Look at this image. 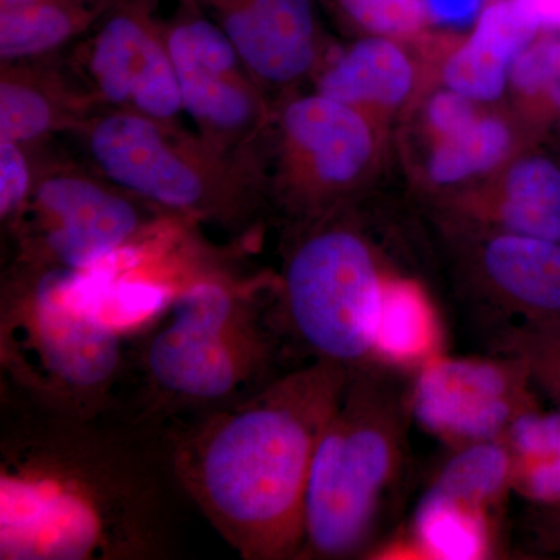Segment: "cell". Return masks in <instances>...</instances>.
Returning a JSON list of instances; mask_svg holds the SVG:
<instances>
[{
  "instance_id": "cell-9",
  "label": "cell",
  "mask_w": 560,
  "mask_h": 560,
  "mask_svg": "<svg viewBox=\"0 0 560 560\" xmlns=\"http://www.w3.org/2000/svg\"><path fill=\"white\" fill-rule=\"evenodd\" d=\"M153 0H120L102 18L91 44L90 72L103 98L153 120L183 108L175 66L150 21Z\"/></svg>"
},
{
  "instance_id": "cell-6",
  "label": "cell",
  "mask_w": 560,
  "mask_h": 560,
  "mask_svg": "<svg viewBox=\"0 0 560 560\" xmlns=\"http://www.w3.org/2000/svg\"><path fill=\"white\" fill-rule=\"evenodd\" d=\"M383 279L353 231L326 228L291 250L275 294V319L290 352L346 370L375 363Z\"/></svg>"
},
{
  "instance_id": "cell-13",
  "label": "cell",
  "mask_w": 560,
  "mask_h": 560,
  "mask_svg": "<svg viewBox=\"0 0 560 560\" xmlns=\"http://www.w3.org/2000/svg\"><path fill=\"white\" fill-rule=\"evenodd\" d=\"M540 22L521 0H500L482 11L469 43L444 70L452 91L474 101H493L506 83L512 61L529 46Z\"/></svg>"
},
{
  "instance_id": "cell-14",
  "label": "cell",
  "mask_w": 560,
  "mask_h": 560,
  "mask_svg": "<svg viewBox=\"0 0 560 560\" xmlns=\"http://www.w3.org/2000/svg\"><path fill=\"white\" fill-rule=\"evenodd\" d=\"M481 267L503 307L518 313L523 323L559 315V242L506 231L486 243Z\"/></svg>"
},
{
  "instance_id": "cell-16",
  "label": "cell",
  "mask_w": 560,
  "mask_h": 560,
  "mask_svg": "<svg viewBox=\"0 0 560 560\" xmlns=\"http://www.w3.org/2000/svg\"><path fill=\"white\" fill-rule=\"evenodd\" d=\"M440 323L419 283L386 279L375 340V363L386 368H420L440 355Z\"/></svg>"
},
{
  "instance_id": "cell-15",
  "label": "cell",
  "mask_w": 560,
  "mask_h": 560,
  "mask_svg": "<svg viewBox=\"0 0 560 560\" xmlns=\"http://www.w3.org/2000/svg\"><path fill=\"white\" fill-rule=\"evenodd\" d=\"M283 127L324 183H348L370 160V130L348 103L323 94L301 98L287 108Z\"/></svg>"
},
{
  "instance_id": "cell-31",
  "label": "cell",
  "mask_w": 560,
  "mask_h": 560,
  "mask_svg": "<svg viewBox=\"0 0 560 560\" xmlns=\"http://www.w3.org/2000/svg\"><path fill=\"white\" fill-rule=\"evenodd\" d=\"M539 20L540 25H555L560 27V0H521Z\"/></svg>"
},
{
  "instance_id": "cell-20",
  "label": "cell",
  "mask_w": 560,
  "mask_h": 560,
  "mask_svg": "<svg viewBox=\"0 0 560 560\" xmlns=\"http://www.w3.org/2000/svg\"><path fill=\"white\" fill-rule=\"evenodd\" d=\"M512 488V458L503 440L456 448L427 493L489 512Z\"/></svg>"
},
{
  "instance_id": "cell-4",
  "label": "cell",
  "mask_w": 560,
  "mask_h": 560,
  "mask_svg": "<svg viewBox=\"0 0 560 560\" xmlns=\"http://www.w3.org/2000/svg\"><path fill=\"white\" fill-rule=\"evenodd\" d=\"M101 304L91 271L16 267L0 300V386L65 415L119 411L130 335Z\"/></svg>"
},
{
  "instance_id": "cell-19",
  "label": "cell",
  "mask_w": 560,
  "mask_h": 560,
  "mask_svg": "<svg viewBox=\"0 0 560 560\" xmlns=\"http://www.w3.org/2000/svg\"><path fill=\"white\" fill-rule=\"evenodd\" d=\"M411 536L418 558L475 560L492 552L489 512L427 492L412 518Z\"/></svg>"
},
{
  "instance_id": "cell-22",
  "label": "cell",
  "mask_w": 560,
  "mask_h": 560,
  "mask_svg": "<svg viewBox=\"0 0 560 560\" xmlns=\"http://www.w3.org/2000/svg\"><path fill=\"white\" fill-rule=\"evenodd\" d=\"M508 147L510 132L503 124L490 119L471 121L455 135L442 138L431 158V178L451 184L488 171L503 160Z\"/></svg>"
},
{
  "instance_id": "cell-12",
  "label": "cell",
  "mask_w": 560,
  "mask_h": 560,
  "mask_svg": "<svg viewBox=\"0 0 560 560\" xmlns=\"http://www.w3.org/2000/svg\"><path fill=\"white\" fill-rule=\"evenodd\" d=\"M260 79L283 83L311 69L315 24L311 0H198Z\"/></svg>"
},
{
  "instance_id": "cell-3",
  "label": "cell",
  "mask_w": 560,
  "mask_h": 560,
  "mask_svg": "<svg viewBox=\"0 0 560 560\" xmlns=\"http://www.w3.org/2000/svg\"><path fill=\"white\" fill-rule=\"evenodd\" d=\"M206 276L175 290L130 335L119 411L149 429L226 407L290 370L289 346L275 319V296Z\"/></svg>"
},
{
  "instance_id": "cell-1",
  "label": "cell",
  "mask_w": 560,
  "mask_h": 560,
  "mask_svg": "<svg viewBox=\"0 0 560 560\" xmlns=\"http://www.w3.org/2000/svg\"><path fill=\"white\" fill-rule=\"evenodd\" d=\"M187 503L160 431L0 386V559H172Z\"/></svg>"
},
{
  "instance_id": "cell-18",
  "label": "cell",
  "mask_w": 560,
  "mask_h": 560,
  "mask_svg": "<svg viewBox=\"0 0 560 560\" xmlns=\"http://www.w3.org/2000/svg\"><path fill=\"white\" fill-rule=\"evenodd\" d=\"M410 62L394 44L364 39L353 46L320 80V94L348 103L396 105L411 88Z\"/></svg>"
},
{
  "instance_id": "cell-11",
  "label": "cell",
  "mask_w": 560,
  "mask_h": 560,
  "mask_svg": "<svg viewBox=\"0 0 560 560\" xmlns=\"http://www.w3.org/2000/svg\"><path fill=\"white\" fill-rule=\"evenodd\" d=\"M90 150L110 183L147 201L184 213L217 208L200 172L168 145L150 117L130 110L98 120Z\"/></svg>"
},
{
  "instance_id": "cell-28",
  "label": "cell",
  "mask_w": 560,
  "mask_h": 560,
  "mask_svg": "<svg viewBox=\"0 0 560 560\" xmlns=\"http://www.w3.org/2000/svg\"><path fill=\"white\" fill-rule=\"evenodd\" d=\"M512 488L540 503L560 501V453L551 458L512 467Z\"/></svg>"
},
{
  "instance_id": "cell-23",
  "label": "cell",
  "mask_w": 560,
  "mask_h": 560,
  "mask_svg": "<svg viewBox=\"0 0 560 560\" xmlns=\"http://www.w3.org/2000/svg\"><path fill=\"white\" fill-rule=\"evenodd\" d=\"M54 125V109L43 92L24 83L3 80L0 86V140L27 143Z\"/></svg>"
},
{
  "instance_id": "cell-10",
  "label": "cell",
  "mask_w": 560,
  "mask_h": 560,
  "mask_svg": "<svg viewBox=\"0 0 560 560\" xmlns=\"http://www.w3.org/2000/svg\"><path fill=\"white\" fill-rule=\"evenodd\" d=\"M165 46L178 77L183 108L210 135L231 139L256 117V102L243 80L234 44L198 0L173 22Z\"/></svg>"
},
{
  "instance_id": "cell-26",
  "label": "cell",
  "mask_w": 560,
  "mask_h": 560,
  "mask_svg": "<svg viewBox=\"0 0 560 560\" xmlns=\"http://www.w3.org/2000/svg\"><path fill=\"white\" fill-rule=\"evenodd\" d=\"M512 83L518 91H545L560 106V40H547L523 51L512 68Z\"/></svg>"
},
{
  "instance_id": "cell-8",
  "label": "cell",
  "mask_w": 560,
  "mask_h": 560,
  "mask_svg": "<svg viewBox=\"0 0 560 560\" xmlns=\"http://www.w3.org/2000/svg\"><path fill=\"white\" fill-rule=\"evenodd\" d=\"M526 377L525 368L510 357H434L411 385L412 418L455 448L503 440L512 420L529 410Z\"/></svg>"
},
{
  "instance_id": "cell-21",
  "label": "cell",
  "mask_w": 560,
  "mask_h": 560,
  "mask_svg": "<svg viewBox=\"0 0 560 560\" xmlns=\"http://www.w3.org/2000/svg\"><path fill=\"white\" fill-rule=\"evenodd\" d=\"M508 232L560 243V171L545 160L515 165L501 202Z\"/></svg>"
},
{
  "instance_id": "cell-17",
  "label": "cell",
  "mask_w": 560,
  "mask_h": 560,
  "mask_svg": "<svg viewBox=\"0 0 560 560\" xmlns=\"http://www.w3.org/2000/svg\"><path fill=\"white\" fill-rule=\"evenodd\" d=\"M120 0H43L21 9L0 11L2 60L33 57L60 47Z\"/></svg>"
},
{
  "instance_id": "cell-7",
  "label": "cell",
  "mask_w": 560,
  "mask_h": 560,
  "mask_svg": "<svg viewBox=\"0 0 560 560\" xmlns=\"http://www.w3.org/2000/svg\"><path fill=\"white\" fill-rule=\"evenodd\" d=\"M35 223L22 237L20 265L86 271L135 248L145 228L127 198L77 176H54L35 189Z\"/></svg>"
},
{
  "instance_id": "cell-29",
  "label": "cell",
  "mask_w": 560,
  "mask_h": 560,
  "mask_svg": "<svg viewBox=\"0 0 560 560\" xmlns=\"http://www.w3.org/2000/svg\"><path fill=\"white\" fill-rule=\"evenodd\" d=\"M431 125L441 132L442 138L455 135L475 121L474 108L469 98L459 92H442L430 103Z\"/></svg>"
},
{
  "instance_id": "cell-2",
  "label": "cell",
  "mask_w": 560,
  "mask_h": 560,
  "mask_svg": "<svg viewBox=\"0 0 560 560\" xmlns=\"http://www.w3.org/2000/svg\"><path fill=\"white\" fill-rule=\"evenodd\" d=\"M350 372L304 361L246 399L160 430L184 497L242 559H301L313 455Z\"/></svg>"
},
{
  "instance_id": "cell-32",
  "label": "cell",
  "mask_w": 560,
  "mask_h": 560,
  "mask_svg": "<svg viewBox=\"0 0 560 560\" xmlns=\"http://www.w3.org/2000/svg\"><path fill=\"white\" fill-rule=\"evenodd\" d=\"M43 0H0V11L21 9V7L33 5Z\"/></svg>"
},
{
  "instance_id": "cell-5",
  "label": "cell",
  "mask_w": 560,
  "mask_h": 560,
  "mask_svg": "<svg viewBox=\"0 0 560 560\" xmlns=\"http://www.w3.org/2000/svg\"><path fill=\"white\" fill-rule=\"evenodd\" d=\"M410 393L383 364L350 372L313 455L301 559L370 552L407 475Z\"/></svg>"
},
{
  "instance_id": "cell-30",
  "label": "cell",
  "mask_w": 560,
  "mask_h": 560,
  "mask_svg": "<svg viewBox=\"0 0 560 560\" xmlns=\"http://www.w3.org/2000/svg\"><path fill=\"white\" fill-rule=\"evenodd\" d=\"M425 13L442 24H466L481 7V0H420Z\"/></svg>"
},
{
  "instance_id": "cell-24",
  "label": "cell",
  "mask_w": 560,
  "mask_h": 560,
  "mask_svg": "<svg viewBox=\"0 0 560 560\" xmlns=\"http://www.w3.org/2000/svg\"><path fill=\"white\" fill-rule=\"evenodd\" d=\"M493 342L503 357L517 360L526 374L548 378L560 394V348H552L529 324L501 327Z\"/></svg>"
},
{
  "instance_id": "cell-27",
  "label": "cell",
  "mask_w": 560,
  "mask_h": 560,
  "mask_svg": "<svg viewBox=\"0 0 560 560\" xmlns=\"http://www.w3.org/2000/svg\"><path fill=\"white\" fill-rule=\"evenodd\" d=\"M31 168L13 142H0V215L11 221L21 215L31 195Z\"/></svg>"
},
{
  "instance_id": "cell-25",
  "label": "cell",
  "mask_w": 560,
  "mask_h": 560,
  "mask_svg": "<svg viewBox=\"0 0 560 560\" xmlns=\"http://www.w3.org/2000/svg\"><path fill=\"white\" fill-rule=\"evenodd\" d=\"M341 5L363 27L389 35L416 31L425 16L420 0H341Z\"/></svg>"
}]
</instances>
